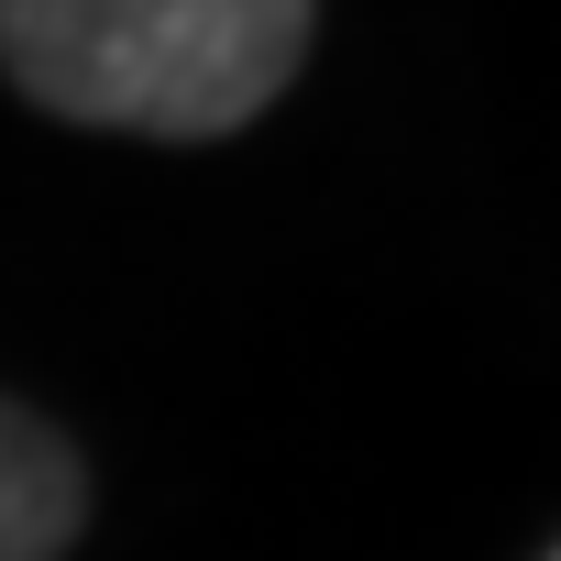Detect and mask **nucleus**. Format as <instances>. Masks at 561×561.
<instances>
[{
    "mask_svg": "<svg viewBox=\"0 0 561 561\" xmlns=\"http://www.w3.org/2000/svg\"><path fill=\"white\" fill-rule=\"evenodd\" d=\"M320 0H0V78L78 133L220 144L287 100Z\"/></svg>",
    "mask_w": 561,
    "mask_h": 561,
    "instance_id": "1",
    "label": "nucleus"
},
{
    "mask_svg": "<svg viewBox=\"0 0 561 561\" xmlns=\"http://www.w3.org/2000/svg\"><path fill=\"white\" fill-rule=\"evenodd\" d=\"M89 528V462L78 440L23 408V397H0V561H67Z\"/></svg>",
    "mask_w": 561,
    "mask_h": 561,
    "instance_id": "2",
    "label": "nucleus"
}]
</instances>
